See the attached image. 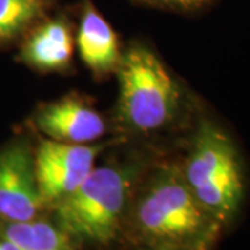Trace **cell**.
<instances>
[{
	"label": "cell",
	"mask_w": 250,
	"mask_h": 250,
	"mask_svg": "<svg viewBox=\"0 0 250 250\" xmlns=\"http://www.w3.org/2000/svg\"><path fill=\"white\" fill-rule=\"evenodd\" d=\"M116 72L120 85L116 120L125 134L163 132L184 116L185 92L150 47L132 43L121 54Z\"/></svg>",
	"instance_id": "obj_2"
},
{
	"label": "cell",
	"mask_w": 250,
	"mask_h": 250,
	"mask_svg": "<svg viewBox=\"0 0 250 250\" xmlns=\"http://www.w3.org/2000/svg\"><path fill=\"white\" fill-rule=\"evenodd\" d=\"M110 142L72 145L43 139L34 152L38 188L45 206H53L74 189L93 170L98 156Z\"/></svg>",
	"instance_id": "obj_5"
},
{
	"label": "cell",
	"mask_w": 250,
	"mask_h": 250,
	"mask_svg": "<svg viewBox=\"0 0 250 250\" xmlns=\"http://www.w3.org/2000/svg\"><path fill=\"white\" fill-rule=\"evenodd\" d=\"M146 250H178V249H159V248H150V249Z\"/></svg>",
	"instance_id": "obj_14"
},
{
	"label": "cell",
	"mask_w": 250,
	"mask_h": 250,
	"mask_svg": "<svg viewBox=\"0 0 250 250\" xmlns=\"http://www.w3.org/2000/svg\"><path fill=\"white\" fill-rule=\"evenodd\" d=\"M0 250H20L13 243V242L7 241L6 238H3V236H0Z\"/></svg>",
	"instance_id": "obj_13"
},
{
	"label": "cell",
	"mask_w": 250,
	"mask_h": 250,
	"mask_svg": "<svg viewBox=\"0 0 250 250\" xmlns=\"http://www.w3.org/2000/svg\"><path fill=\"white\" fill-rule=\"evenodd\" d=\"M136 4L171 11L182 16H196L213 9L221 0H132Z\"/></svg>",
	"instance_id": "obj_12"
},
{
	"label": "cell",
	"mask_w": 250,
	"mask_h": 250,
	"mask_svg": "<svg viewBox=\"0 0 250 250\" xmlns=\"http://www.w3.org/2000/svg\"><path fill=\"white\" fill-rule=\"evenodd\" d=\"M77 46L82 62L93 74L102 77L117 71L123 54L118 38L90 0L82 6Z\"/></svg>",
	"instance_id": "obj_8"
},
{
	"label": "cell",
	"mask_w": 250,
	"mask_h": 250,
	"mask_svg": "<svg viewBox=\"0 0 250 250\" xmlns=\"http://www.w3.org/2000/svg\"><path fill=\"white\" fill-rule=\"evenodd\" d=\"M0 236L13 242L20 250H74L71 238L43 220L20 223L0 221Z\"/></svg>",
	"instance_id": "obj_10"
},
{
	"label": "cell",
	"mask_w": 250,
	"mask_h": 250,
	"mask_svg": "<svg viewBox=\"0 0 250 250\" xmlns=\"http://www.w3.org/2000/svg\"><path fill=\"white\" fill-rule=\"evenodd\" d=\"M141 172L138 163L93 167L80 187L52 206L57 227L75 241L99 245L114 241Z\"/></svg>",
	"instance_id": "obj_4"
},
{
	"label": "cell",
	"mask_w": 250,
	"mask_h": 250,
	"mask_svg": "<svg viewBox=\"0 0 250 250\" xmlns=\"http://www.w3.org/2000/svg\"><path fill=\"white\" fill-rule=\"evenodd\" d=\"M179 168L200 205L227 228L239 214L246 193L243 164L232 138L213 120L199 117Z\"/></svg>",
	"instance_id": "obj_3"
},
{
	"label": "cell",
	"mask_w": 250,
	"mask_h": 250,
	"mask_svg": "<svg viewBox=\"0 0 250 250\" xmlns=\"http://www.w3.org/2000/svg\"><path fill=\"white\" fill-rule=\"evenodd\" d=\"M34 124L47 139L72 145L95 143L106 132L100 113L75 93L41 106Z\"/></svg>",
	"instance_id": "obj_7"
},
{
	"label": "cell",
	"mask_w": 250,
	"mask_h": 250,
	"mask_svg": "<svg viewBox=\"0 0 250 250\" xmlns=\"http://www.w3.org/2000/svg\"><path fill=\"white\" fill-rule=\"evenodd\" d=\"M74 50V38L68 22L62 17L47 18L38 24L22 43L20 59L41 71H64Z\"/></svg>",
	"instance_id": "obj_9"
},
{
	"label": "cell",
	"mask_w": 250,
	"mask_h": 250,
	"mask_svg": "<svg viewBox=\"0 0 250 250\" xmlns=\"http://www.w3.org/2000/svg\"><path fill=\"white\" fill-rule=\"evenodd\" d=\"M131 221L143 241L159 249L211 250L224 229L192 193L179 164H163L143 182Z\"/></svg>",
	"instance_id": "obj_1"
},
{
	"label": "cell",
	"mask_w": 250,
	"mask_h": 250,
	"mask_svg": "<svg viewBox=\"0 0 250 250\" xmlns=\"http://www.w3.org/2000/svg\"><path fill=\"white\" fill-rule=\"evenodd\" d=\"M49 0H0V42H7L45 14Z\"/></svg>",
	"instance_id": "obj_11"
},
{
	"label": "cell",
	"mask_w": 250,
	"mask_h": 250,
	"mask_svg": "<svg viewBox=\"0 0 250 250\" xmlns=\"http://www.w3.org/2000/svg\"><path fill=\"white\" fill-rule=\"evenodd\" d=\"M43 207L34 152L27 142H13L0 150V221H29Z\"/></svg>",
	"instance_id": "obj_6"
}]
</instances>
